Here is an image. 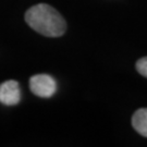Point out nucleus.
<instances>
[{
  "mask_svg": "<svg viewBox=\"0 0 147 147\" xmlns=\"http://www.w3.org/2000/svg\"><path fill=\"white\" fill-rule=\"evenodd\" d=\"M132 125L142 136L147 137V108H142L133 115Z\"/></svg>",
  "mask_w": 147,
  "mask_h": 147,
  "instance_id": "4",
  "label": "nucleus"
},
{
  "mask_svg": "<svg viewBox=\"0 0 147 147\" xmlns=\"http://www.w3.org/2000/svg\"><path fill=\"white\" fill-rule=\"evenodd\" d=\"M25 21L35 32L47 37L61 36L67 30L63 16L46 3H38L30 8L25 13Z\"/></svg>",
  "mask_w": 147,
  "mask_h": 147,
  "instance_id": "1",
  "label": "nucleus"
},
{
  "mask_svg": "<svg viewBox=\"0 0 147 147\" xmlns=\"http://www.w3.org/2000/svg\"><path fill=\"white\" fill-rule=\"evenodd\" d=\"M21 100V90L16 81H5L0 85V102L5 106L18 105Z\"/></svg>",
  "mask_w": 147,
  "mask_h": 147,
  "instance_id": "3",
  "label": "nucleus"
},
{
  "mask_svg": "<svg viewBox=\"0 0 147 147\" xmlns=\"http://www.w3.org/2000/svg\"><path fill=\"white\" fill-rule=\"evenodd\" d=\"M30 88L32 93L38 97L49 98L56 93L57 84L50 75L36 74L30 79Z\"/></svg>",
  "mask_w": 147,
  "mask_h": 147,
  "instance_id": "2",
  "label": "nucleus"
},
{
  "mask_svg": "<svg viewBox=\"0 0 147 147\" xmlns=\"http://www.w3.org/2000/svg\"><path fill=\"white\" fill-rule=\"evenodd\" d=\"M136 70L138 73L147 79V57L141 58L136 62Z\"/></svg>",
  "mask_w": 147,
  "mask_h": 147,
  "instance_id": "5",
  "label": "nucleus"
}]
</instances>
